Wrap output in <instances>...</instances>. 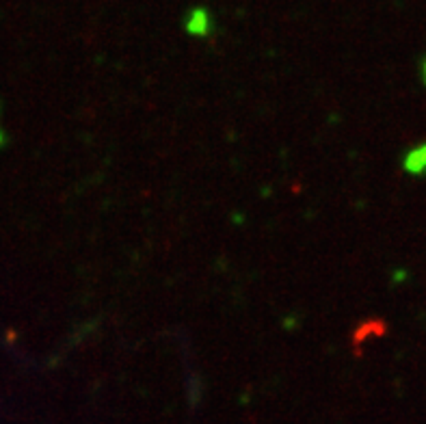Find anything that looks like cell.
Listing matches in <instances>:
<instances>
[{"mask_svg": "<svg viewBox=\"0 0 426 424\" xmlns=\"http://www.w3.org/2000/svg\"><path fill=\"white\" fill-rule=\"evenodd\" d=\"M186 28H188V32H193V35H208V30H210V15H208V11L195 9L188 15Z\"/></svg>", "mask_w": 426, "mask_h": 424, "instance_id": "6da1fadb", "label": "cell"}]
</instances>
